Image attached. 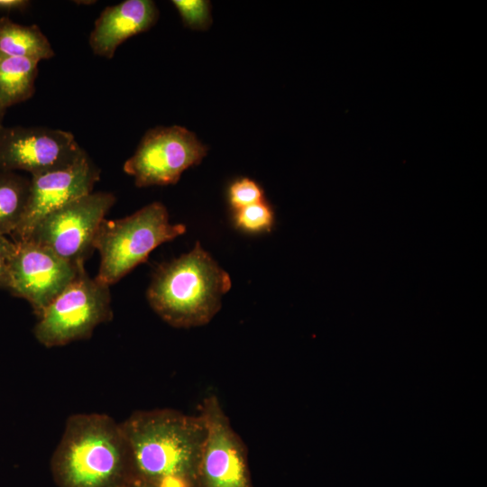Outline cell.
Instances as JSON below:
<instances>
[{"instance_id":"obj_4","label":"cell","mask_w":487,"mask_h":487,"mask_svg":"<svg viewBox=\"0 0 487 487\" xmlns=\"http://www.w3.org/2000/svg\"><path fill=\"white\" fill-rule=\"evenodd\" d=\"M186 232L182 224H170L164 205L153 202L120 219H104L95 239L100 254L96 279L111 286L144 262L160 244Z\"/></svg>"},{"instance_id":"obj_2","label":"cell","mask_w":487,"mask_h":487,"mask_svg":"<svg viewBox=\"0 0 487 487\" xmlns=\"http://www.w3.org/2000/svg\"><path fill=\"white\" fill-rule=\"evenodd\" d=\"M51 470L57 487H126L131 459L120 423L104 413L69 417Z\"/></svg>"},{"instance_id":"obj_15","label":"cell","mask_w":487,"mask_h":487,"mask_svg":"<svg viewBox=\"0 0 487 487\" xmlns=\"http://www.w3.org/2000/svg\"><path fill=\"white\" fill-rule=\"evenodd\" d=\"M30 179L14 171H0V235L13 234L28 201Z\"/></svg>"},{"instance_id":"obj_11","label":"cell","mask_w":487,"mask_h":487,"mask_svg":"<svg viewBox=\"0 0 487 487\" xmlns=\"http://www.w3.org/2000/svg\"><path fill=\"white\" fill-rule=\"evenodd\" d=\"M31 176L26 208L12 234L14 242L26 240L43 217L91 193L99 179L100 170L84 152L67 166Z\"/></svg>"},{"instance_id":"obj_5","label":"cell","mask_w":487,"mask_h":487,"mask_svg":"<svg viewBox=\"0 0 487 487\" xmlns=\"http://www.w3.org/2000/svg\"><path fill=\"white\" fill-rule=\"evenodd\" d=\"M112 317L110 286L83 268L38 317L33 334L45 347L63 346L90 337Z\"/></svg>"},{"instance_id":"obj_9","label":"cell","mask_w":487,"mask_h":487,"mask_svg":"<svg viewBox=\"0 0 487 487\" xmlns=\"http://www.w3.org/2000/svg\"><path fill=\"white\" fill-rule=\"evenodd\" d=\"M14 244L7 289L28 301L38 317L84 265L73 264L29 240Z\"/></svg>"},{"instance_id":"obj_3","label":"cell","mask_w":487,"mask_h":487,"mask_svg":"<svg viewBox=\"0 0 487 487\" xmlns=\"http://www.w3.org/2000/svg\"><path fill=\"white\" fill-rule=\"evenodd\" d=\"M231 285L229 274L198 242L189 253L157 268L147 299L166 323L189 328L206 325L215 317Z\"/></svg>"},{"instance_id":"obj_16","label":"cell","mask_w":487,"mask_h":487,"mask_svg":"<svg viewBox=\"0 0 487 487\" xmlns=\"http://www.w3.org/2000/svg\"><path fill=\"white\" fill-rule=\"evenodd\" d=\"M235 225L248 233L270 231L274 214L271 207L263 201L234 210Z\"/></svg>"},{"instance_id":"obj_17","label":"cell","mask_w":487,"mask_h":487,"mask_svg":"<svg viewBox=\"0 0 487 487\" xmlns=\"http://www.w3.org/2000/svg\"><path fill=\"white\" fill-rule=\"evenodd\" d=\"M185 26L207 30L212 23L211 5L206 0H173Z\"/></svg>"},{"instance_id":"obj_12","label":"cell","mask_w":487,"mask_h":487,"mask_svg":"<svg viewBox=\"0 0 487 487\" xmlns=\"http://www.w3.org/2000/svg\"><path fill=\"white\" fill-rule=\"evenodd\" d=\"M158 17L159 10L151 0H125L107 6L95 22L89 46L95 55L112 59L121 43L148 31Z\"/></svg>"},{"instance_id":"obj_18","label":"cell","mask_w":487,"mask_h":487,"mask_svg":"<svg viewBox=\"0 0 487 487\" xmlns=\"http://www.w3.org/2000/svg\"><path fill=\"white\" fill-rule=\"evenodd\" d=\"M228 198L231 207L236 210L263 201V191L253 179L241 178L229 187Z\"/></svg>"},{"instance_id":"obj_6","label":"cell","mask_w":487,"mask_h":487,"mask_svg":"<svg viewBox=\"0 0 487 487\" xmlns=\"http://www.w3.org/2000/svg\"><path fill=\"white\" fill-rule=\"evenodd\" d=\"M115 202L112 193H88L43 217L26 240L73 264L84 265L95 250L98 228Z\"/></svg>"},{"instance_id":"obj_13","label":"cell","mask_w":487,"mask_h":487,"mask_svg":"<svg viewBox=\"0 0 487 487\" xmlns=\"http://www.w3.org/2000/svg\"><path fill=\"white\" fill-rule=\"evenodd\" d=\"M0 52L37 62L55 55L39 26L19 24L6 16L0 18Z\"/></svg>"},{"instance_id":"obj_20","label":"cell","mask_w":487,"mask_h":487,"mask_svg":"<svg viewBox=\"0 0 487 487\" xmlns=\"http://www.w3.org/2000/svg\"><path fill=\"white\" fill-rule=\"evenodd\" d=\"M30 4L31 2L28 0H0V11H23L30 5Z\"/></svg>"},{"instance_id":"obj_8","label":"cell","mask_w":487,"mask_h":487,"mask_svg":"<svg viewBox=\"0 0 487 487\" xmlns=\"http://www.w3.org/2000/svg\"><path fill=\"white\" fill-rule=\"evenodd\" d=\"M207 147L188 129L173 125L150 129L124 164L139 188L175 184L182 172L200 163Z\"/></svg>"},{"instance_id":"obj_22","label":"cell","mask_w":487,"mask_h":487,"mask_svg":"<svg viewBox=\"0 0 487 487\" xmlns=\"http://www.w3.org/2000/svg\"><path fill=\"white\" fill-rule=\"evenodd\" d=\"M5 108L0 104V129L3 127L2 121L4 118Z\"/></svg>"},{"instance_id":"obj_7","label":"cell","mask_w":487,"mask_h":487,"mask_svg":"<svg viewBox=\"0 0 487 487\" xmlns=\"http://www.w3.org/2000/svg\"><path fill=\"white\" fill-rule=\"evenodd\" d=\"M199 414L206 436L194 487H253L244 443L216 395L204 399Z\"/></svg>"},{"instance_id":"obj_14","label":"cell","mask_w":487,"mask_h":487,"mask_svg":"<svg viewBox=\"0 0 487 487\" xmlns=\"http://www.w3.org/2000/svg\"><path fill=\"white\" fill-rule=\"evenodd\" d=\"M38 63L0 52V104L5 108L32 96Z\"/></svg>"},{"instance_id":"obj_1","label":"cell","mask_w":487,"mask_h":487,"mask_svg":"<svg viewBox=\"0 0 487 487\" xmlns=\"http://www.w3.org/2000/svg\"><path fill=\"white\" fill-rule=\"evenodd\" d=\"M120 425L129 448L132 481L157 487H194L206 436L199 413L138 410Z\"/></svg>"},{"instance_id":"obj_21","label":"cell","mask_w":487,"mask_h":487,"mask_svg":"<svg viewBox=\"0 0 487 487\" xmlns=\"http://www.w3.org/2000/svg\"><path fill=\"white\" fill-rule=\"evenodd\" d=\"M126 487H157L152 484L132 481Z\"/></svg>"},{"instance_id":"obj_10","label":"cell","mask_w":487,"mask_h":487,"mask_svg":"<svg viewBox=\"0 0 487 487\" xmlns=\"http://www.w3.org/2000/svg\"><path fill=\"white\" fill-rule=\"evenodd\" d=\"M84 152L70 132L33 126L0 129V171L40 174L72 163Z\"/></svg>"},{"instance_id":"obj_19","label":"cell","mask_w":487,"mask_h":487,"mask_svg":"<svg viewBox=\"0 0 487 487\" xmlns=\"http://www.w3.org/2000/svg\"><path fill=\"white\" fill-rule=\"evenodd\" d=\"M15 244L5 235H0V289H8L9 272Z\"/></svg>"}]
</instances>
